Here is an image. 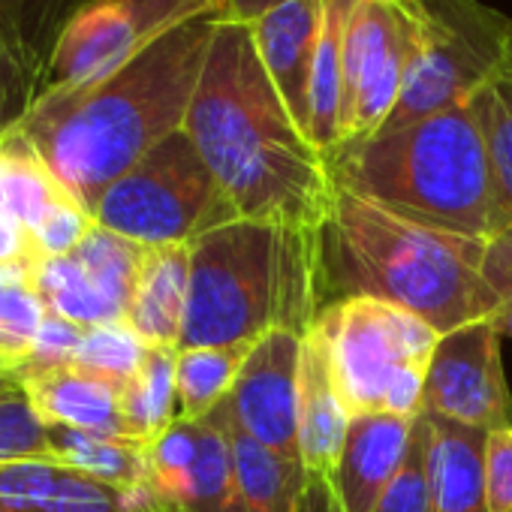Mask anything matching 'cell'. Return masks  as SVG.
<instances>
[{"instance_id":"cell-9","label":"cell","mask_w":512,"mask_h":512,"mask_svg":"<svg viewBox=\"0 0 512 512\" xmlns=\"http://www.w3.org/2000/svg\"><path fill=\"white\" fill-rule=\"evenodd\" d=\"M217 0H82L52 49L46 91L97 85Z\"/></svg>"},{"instance_id":"cell-42","label":"cell","mask_w":512,"mask_h":512,"mask_svg":"<svg viewBox=\"0 0 512 512\" xmlns=\"http://www.w3.org/2000/svg\"><path fill=\"white\" fill-rule=\"evenodd\" d=\"M25 392V383L16 377L13 368H0V398H10V395H19Z\"/></svg>"},{"instance_id":"cell-11","label":"cell","mask_w":512,"mask_h":512,"mask_svg":"<svg viewBox=\"0 0 512 512\" xmlns=\"http://www.w3.org/2000/svg\"><path fill=\"white\" fill-rule=\"evenodd\" d=\"M500 341L503 335L491 317L440 335L425 380L422 413L482 431L512 428V395Z\"/></svg>"},{"instance_id":"cell-39","label":"cell","mask_w":512,"mask_h":512,"mask_svg":"<svg viewBox=\"0 0 512 512\" xmlns=\"http://www.w3.org/2000/svg\"><path fill=\"white\" fill-rule=\"evenodd\" d=\"M25 256L37 260L28 232H25L22 226H16L10 217L0 214V266H7V263H13V260H25Z\"/></svg>"},{"instance_id":"cell-23","label":"cell","mask_w":512,"mask_h":512,"mask_svg":"<svg viewBox=\"0 0 512 512\" xmlns=\"http://www.w3.org/2000/svg\"><path fill=\"white\" fill-rule=\"evenodd\" d=\"M175 359V347H148L139 371L121 386V419L127 440L148 446L175 419H181Z\"/></svg>"},{"instance_id":"cell-5","label":"cell","mask_w":512,"mask_h":512,"mask_svg":"<svg viewBox=\"0 0 512 512\" xmlns=\"http://www.w3.org/2000/svg\"><path fill=\"white\" fill-rule=\"evenodd\" d=\"M329 175L335 187L428 229L485 244L503 232L473 100L341 145Z\"/></svg>"},{"instance_id":"cell-7","label":"cell","mask_w":512,"mask_h":512,"mask_svg":"<svg viewBox=\"0 0 512 512\" xmlns=\"http://www.w3.org/2000/svg\"><path fill=\"white\" fill-rule=\"evenodd\" d=\"M94 220L142 247H160L193 244L238 220V211L190 136L178 130L100 196Z\"/></svg>"},{"instance_id":"cell-13","label":"cell","mask_w":512,"mask_h":512,"mask_svg":"<svg viewBox=\"0 0 512 512\" xmlns=\"http://www.w3.org/2000/svg\"><path fill=\"white\" fill-rule=\"evenodd\" d=\"M323 19V0H284L247 25L256 58L284 100L293 121L308 133V82ZM311 139V136H308Z\"/></svg>"},{"instance_id":"cell-28","label":"cell","mask_w":512,"mask_h":512,"mask_svg":"<svg viewBox=\"0 0 512 512\" xmlns=\"http://www.w3.org/2000/svg\"><path fill=\"white\" fill-rule=\"evenodd\" d=\"M37 263L40 260L25 256V260L0 266V356L10 368L28 359L37 332L49 314L34 278Z\"/></svg>"},{"instance_id":"cell-37","label":"cell","mask_w":512,"mask_h":512,"mask_svg":"<svg viewBox=\"0 0 512 512\" xmlns=\"http://www.w3.org/2000/svg\"><path fill=\"white\" fill-rule=\"evenodd\" d=\"M485 278L500 293V299L512 296V229L488 241L485 247Z\"/></svg>"},{"instance_id":"cell-1","label":"cell","mask_w":512,"mask_h":512,"mask_svg":"<svg viewBox=\"0 0 512 512\" xmlns=\"http://www.w3.org/2000/svg\"><path fill=\"white\" fill-rule=\"evenodd\" d=\"M184 133L238 217L320 229L335 190L329 160L287 112L244 22H217Z\"/></svg>"},{"instance_id":"cell-41","label":"cell","mask_w":512,"mask_h":512,"mask_svg":"<svg viewBox=\"0 0 512 512\" xmlns=\"http://www.w3.org/2000/svg\"><path fill=\"white\" fill-rule=\"evenodd\" d=\"M136 512H190V509H184V506H178V503H172V500L157 497L151 488H142L139 503H136Z\"/></svg>"},{"instance_id":"cell-14","label":"cell","mask_w":512,"mask_h":512,"mask_svg":"<svg viewBox=\"0 0 512 512\" xmlns=\"http://www.w3.org/2000/svg\"><path fill=\"white\" fill-rule=\"evenodd\" d=\"M416 416L359 413L350 419V431L329 476L335 494L347 512H374L383 488L404 461Z\"/></svg>"},{"instance_id":"cell-29","label":"cell","mask_w":512,"mask_h":512,"mask_svg":"<svg viewBox=\"0 0 512 512\" xmlns=\"http://www.w3.org/2000/svg\"><path fill=\"white\" fill-rule=\"evenodd\" d=\"M190 512H244L229 434L211 416L199 419V455L193 467L190 497L184 503Z\"/></svg>"},{"instance_id":"cell-19","label":"cell","mask_w":512,"mask_h":512,"mask_svg":"<svg viewBox=\"0 0 512 512\" xmlns=\"http://www.w3.org/2000/svg\"><path fill=\"white\" fill-rule=\"evenodd\" d=\"M34 410L49 425H70L91 434L124 437L121 383L79 371L73 365L25 380Z\"/></svg>"},{"instance_id":"cell-32","label":"cell","mask_w":512,"mask_h":512,"mask_svg":"<svg viewBox=\"0 0 512 512\" xmlns=\"http://www.w3.org/2000/svg\"><path fill=\"white\" fill-rule=\"evenodd\" d=\"M145 353H148V344L133 332V326L127 320L103 323V326L85 329V338L76 350L73 368L115 380L124 386L139 371Z\"/></svg>"},{"instance_id":"cell-20","label":"cell","mask_w":512,"mask_h":512,"mask_svg":"<svg viewBox=\"0 0 512 512\" xmlns=\"http://www.w3.org/2000/svg\"><path fill=\"white\" fill-rule=\"evenodd\" d=\"M353 0H323V19L308 82V136L329 160L341 148L344 106V37Z\"/></svg>"},{"instance_id":"cell-16","label":"cell","mask_w":512,"mask_h":512,"mask_svg":"<svg viewBox=\"0 0 512 512\" xmlns=\"http://www.w3.org/2000/svg\"><path fill=\"white\" fill-rule=\"evenodd\" d=\"M190 290V244L145 247L136 272L127 323L148 347L181 344Z\"/></svg>"},{"instance_id":"cell-34","label":"cell","mask_w":512,"mask_h":512,"mask_svg":"<svg viewBox=\"0 0 512 512\" xmlns=\"http://www.w3.org/2000/svg\"><path fill=\"white\" fill-rule=\"evenodd\" d=\"M374 512H434L428 479V422L419 413L401 467L383 488Z\"/></svg>"},{"instance_id":"cell-25","label":"cell","mask_w":512,"mask_h":512,"mask_svg":"<svg viewBox=\"0 0 512 512\" xmlns=\"http://www.w3.org/2000/svg\"><path fill=\"white\" fill-rule=\"evenodd\" d=\"M473 106L482 124L497 205H500L503 232H506L512 229V31L503 43L497 64L491 67L488 79L476 91Z\"/></svg>"},{"instance_id":"cell-17","label":"cell","mask_w":512,"mask_h":512,"mask_svg":"<svg viewBox=\"0 0 512 512\" xmlns=\"http://www.w3.org/2000/svg\"><path fill=\"white\" fill-rule=\"evenodd\" d=\"M353 413L347 410L320 338L314 329L302 344V371H299V458L308 473L332 476L350 431Z\"/></svg>"},{"instance_id":"cell-15","label":"cell","mask_w":512,"mask_h":512,"mask_svg":"<svg viewBox=\"0 0 512 512\" xmlns=\"http://www.w3.org/2000/svg\"><path fill=\"white\" fill-rule=\"evenodd\" d=\"M139 494L49 461L0 467V512H136Z\"/></svg>"},{"instance_id":"cell-26","label":"cell","mask_w":512,"mask_h":512,"mask_svg":"<svg viewBox=\"0 0 512 512\" xmlns=\"http://www.w3.org/2000/svg\"><path fill=\"white\" fill-rule=\"evenodd\" d=\"M34 278L49 314H58L82 329L124 320V314L100 293V287L91 281V275L82 269L73 253L40 260Z\"/></svg>"},{"instance_id":"cell-10","label":"cell","mask_w":512,"mask_h":512,"mask_svg":"<svg viewBox=\"0 0 512 512\" xmlns=\"http://www.w3.org/2000/svg\"><path fill=\"white\" fill-rule=\"evenodd\" d=\"M407 55L404 0H353L344 37L341 145L383 130L401 97Z\"/></svg>"},{"instance_id":"cell-43","label":"cell","mask_w":512,"mask_h":512,"mask_svg":"<svg viewBox=\"0 0 512 512\" xmlns=\"http://www.w3.org/2000/svg\"><path fill=\"white\" fill-rule=\"evenodd\" d=\"M491 320H494V326H497V332H500L503 338H512V296L503 299L500 311H497Z\"/></svg>"},{"instance_id":"cell-36","label":"cell","mask_w":512,"mask_h":512,"mask_svg":"<svg viewBox=\"0 0 512 512\" xmlns=\"http://www.w3.org/2000/svg\"><path fill=\"white\" fill-rule=\"evenodd\" d=\"M485 509L512 512V428L488 431L485 440Z\"/></svg>"},{"instance_id":"cell-12","label":"cell","mask_w":512,"mask_h":512,"mask_svg":"<svg viewBox=\"0 0 512 512\" xmlns=\"http://www.w3.org/2000/svg\"><path fill=\"white\" fill-rule=\"evenodd\" d=\"M305 335L275 329L256 341L232 392L211 410L263 446L299 458V371Z\"/></svg>"},{"instance_id":"cell-22","label":"cell","mask_w":512,"mask_h":512,"mask_svg":"<svg viewBox=\"0 0 512 512\" xmlns=\"http://www.w3.org/2000/svg\"><path fill=\"white\" fill-rule=\"evenodd\" d=\"M67 199L73 196L16 130L0 136V214L22 226L31 238L40 220Z\"/></svg>"},{"instance_id":"cell-8","label":"cell","mask_w":512,"mask_h":512,"mask_svg":"<svg viewBox=\"0 0 512 512\" xmlns=\"http://www.w3.org/2000/svg\"><path fill=\"white\" fill-rule=\"evenodd\" d=\"M404 13L410 55L398 106L383 130L470 103L512 31L506 16L479 0H404Z\"/></svg>"},{"instance_id":"cell-24","label":"cell","mask_w":512,"mask_h":512,"mask_svg":"<svg viewBox=\"0 0 512 512\" xmlns=\"http://www.w3.org/2000/svg\"><path fill=\"white\" fill-rule=\"evenodd\" d=\"M55 464L79 470L115 488H148L145 446L127 437H106L70 425H49Z\"/></svg>"},{"instance_id":"cell-2","label":"cell","mask_w":512,"mask_h":512,"mask_svg":"<svg viewBox=\"0 0 512 512\" xmlns=\"http://www.w3.org/2000/svg\"><path fill=\"white\" fill-rule=\"evenodd\" d=\"M217 22L220 10L193 16L109 79L43 94L16 127L85 211L94 214L130 166L184 130Z\"/></svg>"},{"instance_id":"cell-4","label":"cell","mask_w":512,"mask_h":512,"mask_svg":"<svg viewBox=\"0 0 512 512\" xmlns=\"http://www.w3.org/2000/svg\"><path fill=\"white\" fill-rule=\"evenodd\" d=\"M323 311L311 226L232 220L190 244L181 347H250L275 329L308 335Z\"/></svg>"},{"instance_id":"cell-44","label":"cell","mask_w":512,"mask_h":512,"mask_svg":"<svg viewBox=\"0 0 512 512\" xmlns=\"http://www.w3.org/2000/svg\"><path fill=\"white\" fill-rule=\"evenodd\" d=\"M0 368H10V365H7V362H4V356H0Z\"/></svg>"},{"instance_id":"cell-33","label":"cell","mask_w":512,"mask_h":512,"mask_svg":"<svg viewBox=\"0 0 512 512\" xmlns=\"http://www.w3.org/2000/svg\"><path fill=\"white\" fill-rule=\"evenodd\" d=\"M22 461L55 464L49 422L34 410L28 392L0 398V467Z\"/></svg>"},{"instance_id":"cell-38","label":"cell","mask_w":512,"mask_h":512,"mask_svg":"<svg viewBox=\"0 0 512 512\" xmlns=\"http://www.w3.org/2000/svg\"><path fill=\"white\" fill-rule=\"evenodd\" d=\"M296 512H347V509H344L341 497L335 494L332 482L320 473H311Z\"/></svg>"},{"instance_id":"cell-6","label":"cell","mask_w":512,"mask_h":512,"mask_svg":"<svg viewBox=\"0 0 512 512\" xmlns=\"http://www.w3.org/2000/svg\"><path fill=\"white\" fill-rule=\"evenodd\" d=\"M332 380L353 416H419L428 368L440 341L422 317L380 299L350 296L314 323Z\"/></svg>"},{"instance_id":"cell-3","label":"cell","mask_w":512,"mask_h":512,"mask_svg":"<svg viewBox=\"0 0 512 512\" xmlns=\"http://www.w3.org/2000/svg\"><path fill=\"white\" fill-rule=\"evenodd\" d=\"M317 238L323 308L368 296L446 335L503 305L485 278V241L410 223L344 187L332 190Z\"/></svg>"},{"instance_id":"cell-18","label":"cell","mask_w":512,"mask_h":512,"mask_svg":"<svg viewBox=\"0 0 512 512\" xmlns=\"http://www.w3.org/2000/svg\"><path fill=\"white\" fill-rule=\"evenodd\" d=\"M428 422V479L434 512L485 509V440L488 431L422 413Z\"/></svg>"},{"instance_id":"cell-30","label":"cell","mask_w":512,"mask_h":512,"mask_svg":"<svg viewBox=\"0 0 512 512\" xmlns=\"http://www.w3.org/2000/svg\"><path fill=\"white\" fill-rule=\"evenodd\" d=\"M145 247L94 223V229L85 235V241L73 250V256L82 263V269L91 275V281L100 287V293L127 317V305L133 296L136 272L142 263Z\"/></svg>"},{"instance_id":"cell-40","label":"cell","mask_w":512,"mask_h":512,"mask_svg":"<svg viewBox=\"0 0 512 512\" xmlns=\"http://www.w3.org/2000/svg\"><path fill=\"white\" fill-rule=\"evenodd\" d=\"M278 4H284V0H217L220 19H229V22H250Z\"/></svg>"},{"instance_id":"cell-35","label":"cell","mask_w":512,"mask_h":512,"mask_svg":"<svg viewBox=\"0 0 512 512\" xmlns=\"http://www.w3.org/2000/svg\"><path fill=\"white\" fill-rule=\"evenodd\" d=\"M85 338V329L58 317V314H46L40 332H37V341L28 353V359L22 365H16V377L25 383L31 377H40L46 371H58V368H67L73 365L76 359V350Z\"/></svg>"},{"instance_id":"cell-21","label":"cell","mask_w":512,"mask_h":512,"mask_svg":"<svg viewBox=\"0 0 512 512\" xmlns=\"http://www.w3.org/2000/svg\"><path fill=\"white\" fill-rule=\"evenodd\" d=\"M208 416L220 422L229 434L235 482L244 512H296L311 476L302 458L281 455L263 446L260 440H253L250 434H244L241 428L229 425L226 419L214 413Z\"/></svg>"},{"instance_id":"cell-31","label":"cell","mask_w":512,"mask_h":512,"mask_svg":"<svg viewBox=\"0 0 512 512\" xmlns=\"http://www.w3.org/2000/svg\"><path fill=\"white\" fill-rule=\"evenodd\" d=\"M199 455V422L175 419L160 437L145 446L148 488L178 506L187 503L193 485V467Z\"/></svg>"},{"instance_id":"cell-27","label":"cell","mask_w":512,"mask_h":512,"mask_svg":"<svg viewBox=\"0 0 512 512\" xmlns=\"http://www.w3.org/2000/svg\"><path fill=\"white\" fill-rule=\"evenodd\" d=\"M253 347V344H250ZM250 347H181L175 359L181 419H205L235 386Z\"/></svg>"}]
</instances>
